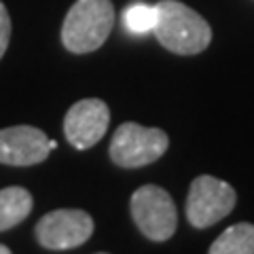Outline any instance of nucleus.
Returning a JSON list of instances; mask_svg holds the SVG:
<instances>
[{
  "label": "nucleus",
  "mask_w": 254,
  "mask_h": 254,
  "mask_svg": "<svg viewBox=\"0 0 254 254\" xmlns=\"http://www.w3.org/2000/svg\"><path fill=\"white\" fill-rule=\"evenodd\" d=\"M157 41L176 55H197L208 49L212 28L197 11L178 0H161L155 4Z\"/></svg>",
  "instance_id": "f257e3e1"
},
{
  "label": "nucleus",
  "mask_w": 254,
  "mask_h": 254,
  "mask_svg": "<svg viewBox=\"0 0 254 254\" xmlns=\"http://www.w3.org/2000/svg\"><path fill=\"white\" fill-rule=\"evenodd\" d=\"M110 0H76L62 26V43L70 53H91L106 43L115 26Z\"/></svg>",
  "instance_id": "f03ea898"
},
{
  "label": "nucleus",
  "mask_w": 254,
  "mask_h": 254,
  "mask_svg": "<svg viewBox=\"0 0 254 254\" xmlns=\"http://www.w3.org/2000/svg\"><path fill=\"white\" fill-rule=\"evenodd\" d=\"M170 146L168 133L159 127H144L127 121L117 127L110 142V159L119 168H144L157 161Z\"/></svg>",
  "instance_id": "7ed1b4c3"
},
{
  "label": "nucleus",
  "mask_w": 254,
  "mask_h": 254,
  "mask_svg": "<svg viewBox=\"0 0 254 254\" xmlns=\"http://www.w3.org/2000/svg\"><path fill=\"white\" fill-rule=\"evenodd\" d=\"M237 193L229 182L214 176H197L187 197V220L195 229H208L233 212Z\"/></svg>",
  "instance_id": "20e7f679"
},
{
  "label": "nucleus",
  "mask_w": 254,
  "mask_h": 254,
  "mask_svg": "<svg viewBox=\"0 0 254 254\" xmlns=\"http://www.w3.org/2000/svg\"><path fill=\"white\" fill-rule=\"evenodd\" d=\"M131 218L153 242H165L176 233L178 214L170 193L157 185H144L131 195Z\"/></svg>",
  "instance_id": "39448f33"
},
{
  "label": "nucleus",
  "mask_w": 254,
  "mask_h": 254,
  "mask_svg": "<svg viewBox=\"0 0 254 254\" xmlns=\"http://www.w3.org/2000/svg\"><path fill=\"white\" fill-rule=\"evenodd\" d=\"M93 233V218L85 210H53L36 222V240L47 250L83 246Z\"/></svg>",
  "instance_id": "423d86ee"
},
{
  "label": "nucleus",
  "mask_w": 254,
  "mask_h": 254,
  "mask_svg": "<svg viewBox=\"0 0 254 254\" xmlns=\"http://www.w3.org/2000/svg\"><path fill=\"white\" fill-rule=\"evenodd\" d=\"M110 123L108 104L100 98H87L70 106L64 117V136L78 150L91 148L104 138Z\"/></svg>",
  "instance_id": "0eeeda50"
},
{
  "label": "nucleus",
  "mask_w": 254,
  "mask_h": 254,
  "mask_svg": "<svg viewBox=\"0 0 254 254\" xmlns=\"http://www.w3.org/2000/svg\"><path fill=\"white\" fill-rule=\"evenodd\" d=\"M58 142L47 138V133L32 125H13L0 129V163L26 165L43 163Z\"/></svg>",
  "instance_id": "6e6552de"
},
{
  "label": "nucleus",
  "mask_w": 254,
  "mask_h": 254,
  "mask_svg": "<svg viewBox=\"0 0 254 254\" xmlns=\"http://www.w3.org/2000/svg\"><path fill=\"white\" fill-rule=\"evenodd\" d=\"M34 199L30 190L23 187H6L0 189V231H9L23 222L30 212Z\"/></svg>",
  "instance_id": "1a4fd4ad"
},
{
  "label": "nucleus",
  "mask_w": 254,
  "mask_h": 254,
  "mask_svg": "<svg viewBox=\"0 0 254 254\" xmlns=\"http://www.w3.org/2000/svg\"><path fill=\"white\" fill-rule=\"evenodd\" d=\"M210 254H254V225L237 222L210 246Z\"/></svg>",
  "instance_id": "9d476101"
},
{
  "label": "nucleus",
  "mask_w": 254,
  "mask_h": 254,
  "mask_svg": "<svg viewBox=\"0 0 254 254\" xmlns=\"http://www.w3.org/2000/svg\"><path fill=\"white\" fill-rule=\"evenodd\" d=\"M155 6L148 4H131L129 9L125 11V26L129 32H136V34H144V32H150L155 26Z\"/></svg>",
  "instance_id": "9b49d317"
},
{
  "label": "nucleus",
  "mask_w": 254,
  "mask_h": 254,
  "mask_svg": "<svg viewBox=\"0 0 254 254\" xmlns=\"http://www.w3.org/2000/svg\"><path fill=\"white\" fill-rule=\"evenodd\" d=\"M9 41H11V17L4 2H0V60L9 49Z\"/></svg>",
  "instance_id": "f8f14e48"
},
{
  "label": "nucleus",
  "mask_w": 254,
  "mask_h": 254,
  "mask_svg": "<svg viewBox=\"0 0 254 254\" xmlns=\"http://www.w3.org/2000/svg\"><path fill=\"white\" fill-rule=\"evenodd\" d=\"M0 254H11V248H6V246L0 244Z\"/></svg>",
  "instance_id": "ddd939ff"
}]
</instances>
